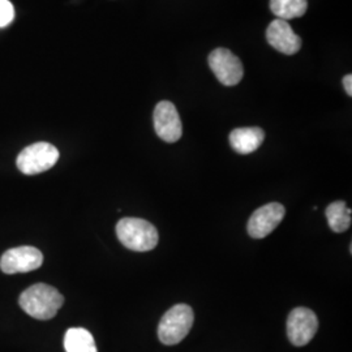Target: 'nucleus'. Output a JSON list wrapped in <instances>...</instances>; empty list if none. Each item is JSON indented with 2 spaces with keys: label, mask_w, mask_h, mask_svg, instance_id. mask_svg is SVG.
<instances>
[{
  "label": "nucleus",
  "mask_w": 352,
  "mask_h": 352,
  "mask_svg": "<svg viewBox=\"0 0 352 352\" xmlns=\"http://www.w3.org/2000/svg\"><path fill=\"white\" fill-rule=\"evenodd\" d=\"M286 209L279 202H270L258 208L248 221V234L253 239H264L283 221Z\"/></svg>",
  "instance_id": "6e6552de"
},
{
  "label": "nucleus",
  "mask_w": 352,
  "mask_h": 352,
  "mask_svg": "<svg viewBox=\"0 0 352 352\" xmlns=\"http://www.w3.org/2000/svg\"><path fill=\"white\" fill-rule=\"evenodd\" d=\"M308 8L307 0H270V10L280 20L302 17Z\"/></svg>",
  "instance_id": "4468645a"
},
{
  "label": "nucleus",
  "mask_w": 352,
  "mask_h": 352,
  "mask_svg": "<svg viewBox=\"0 0 352 352\" xmlns=\"http://www.w3.org/2000/svg\"><path fill=\"white\" fill-rule=\"evenodd\" d=\"M21 309L33 318L51 320L63 307V295L52 286L37 283L25 289L19 299Z\"/></svg>",
  "instance_id": "f257e3e1"
},
{
  "label": "nucleus",
  "mask_w": 352,
  "mask_h": 352,
  "mask_svg": "<svg viewBox=\"0 0 352 352\" xmlns=\"http://www.w3.org/2000/svg\"><path fill=\"white\" fill-rule=\"evenodd\" d=\"M343 87L346 89L347 94L352 96V75H347L343 77Z\"/></svg>",
  "instance_id": "dca6fc26"
},
{
  "label": "nucleus",
  "mask_w": 352,
  "mask_h": 352,
  "mask_svg": "<svg viewBox=\"0 0 352 352\" xmlns=\"http://www.w3.org/2000/svg\"><path fill=\"white\" fill-rule=\"evenodd\" d=\"M266 39L272 47L285 54L294 55L302 47V38L299 37L287 21L277 19L266 30Z\"/></svg>",
  "instance_id": "9d476101"
},
{
  "label": "nucleus",
  "mask_w": 352,
  "mask_h": 352,
  "mask_svg": "<svg viewBox=\"0 0 352 352\" xmlns=\"http://www.w3.org/2000/svg\"><path fill=\"white\" fill-rule=\"evenodd\" d=\"M14 17V10L10 0H0V28L10 25Z\"/></svg>",
  "instance_id": "2eb2a0df"
},
{
  "label": "nucleus",
  "mask_w": 352,
  "mask_h": 352,
  "mask_svg": "<svg viewBox=\"0 0 352 352\" xmlns=\"http://www.w3.org/2000/svg\"><path fill=\"white\" fill-rule=\"evenodd\" d=\"M193 321L192 308L187 304H176L162 317L158 325V338L166 346L177 344L188 336Z\"/></svg>",
  "instance_id": "7ed1b4c3"
},
{
  "label": "nucleus",
  "mask_w": 352,
  "mask_h": 352,
  "mask_svg": "<svg viewBox=\"0 0 352 352\" xmlns=\"http://www.w3.org/2000/svg\"><path fill=\"white\" fill-rule=\"evenodd\" d=\"M59 160V151L49 142H36L26 146L17 157V167L25 175H37L54 167Z\"/></svg>",
  "instance_id": "20e7f679"
},
{
  "label": "nucleus",
  "mask_w": 352,
  "mask_h": 352,
  "mask_svg": "<svg viewBox=\"0 0 352 352\" xmlns=\"http://www.w3.org/2000/svg\"><path fill=\"white\" fill-rule=\"evenodd\" d=\"M209 67L212 68L218 81L226 87L238 85L243 76L244 68L239 58L227 49H215L209 55Z\"/></svg>",
  "instance_id": "39448f33"
},
{
  "label": "nucleus",
  "mask_w": 352,
  "mask_h": 352,
  "mask_svg": "<svg viewBox=\"0 0 352 352\" xmlns=\"http://www.w3.org/2000/svg\"><path fill=\"white\" fill-rule=\"evenodd\" d=\"M65 352H98L93 336L87 329L72 327L64 337Z\"/></svg>",
  "instance_id": "f8f14e48"
},
{
  "label": "nucleus",
  "mask_w": 352,
  "mask_h": 352,
  "mask_svg": "<svg viewBox=\"0 0 352 352\" xmlns=\"http://www.w3.org/2000/svg\"><path fill=\"white\" fill-rule=\"evenodd\" d=\"M329 227L331 231L340 234L351 226V209L344 201L331 202L325 210Z\"/></svg>",
  "instance_id": "ddd939ff"
},
{
  "label": "nucleus",
  "mask_w": 352,
  "mask_h": 352,
  "mask_svg": "<svg viewBox=\"0 0 352 352\" xmlns=\"http://www.w3.org/2000/svg\"><path fill=\"white\" fill-rule=\"evenodd\" d=\"M120 243L131 251L149 252L158 244V231L151 222L141 218H123L116 225Z\"/></svg>",
  "instance_id": "f03ea898"
},
{
  "label": "nucleus",
  "mask_w": 352,
  "mask_h": 352,
  "mask_svg": "<svg viewBox=\"0 0 352 352\" xmlns=\"http://www.w3.org/2000/svg\"><path fill=\"white\" fill-rule=\"evenodd\" d=\"M265 140L264 131L258 126L236 128L230 133V144L239 154H251L257 151Z\"/></svg>",
  "instance_id": "9b49d317"
},
{
  "label": "nucleus",
  "mask_w": 352,
  "mask_h": 352,
  "mask_svg": "<svg viewBox=\"0 0 352 352\" xmlns=\"http://www.w3.org/2000/svg\"><path fill=\"white\" fill-rule=\"evenodd\" d=\"M318 320L314 311L299 307L291 311L287 318V336L294 346L302 347L308 344L317 333Z\"/></svg>",
  "instance_id": "423d86ee"
},
{
  "label": "nucleus",
  "mask_w": 352,
  "mask_h": 352,
  "mask_svg": "<svg viewBox=\"0 0 352 352\" xmlns=\"http://www.w3.org/2000/svg\"><path fill=\"white\" fill-rule=\"evenodd\" d=\"M43 264L42 252L34 247H17L6 252L0 258V269L6 274H17L37 270Z\"/></svg>",
  "instance_id": "0eeeda50"
},
{
  "label": "nucleus",
  "mask_w": 352,
  "mask_h": 352,
  "mask_svg": "<svg viewBox=\"0 0 352 352\" xmlns=\"http://www.w3.org/2000/svg\"><path fill=\"white\" fill-rule=\"evenodd\" d=\"M154 129L160 139L166 142H176L183 135V126L174 103L160 102L153 113Z\"/></svg>",
  "instance_id": "1a4fd4ad"
}]
</instances>
